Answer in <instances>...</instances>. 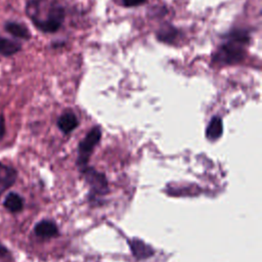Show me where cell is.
I'll list each match as a JSON object with an SVG mask.
<instances>
[{"label":"cell","mask_w":262,"mask_h":262,"mask_svg":"<svg viewBox=\"0 0 262 262\" xmlns=\"http://www.w3.org/2000/svg\"><path fill=\"white\" fill-rule=\"evenodd\" d=\"M225 41L212 55L214 66H232L242 62L246 57V47L250 42V34L245 29H234L225 36Z\"/></svg>","instance_id":"1"},{"label":"cell","mask_w":262,"mask_h":262,"mask_svg":"<svg viewBox=\"0 0 262 262\" xmlns=\"http://www.w3.org/2000/svg\"><path fill=\"white\" fill-rule=\"evenodd\" d=\"M66 10L57 2L49 4L48 10L44 17L32 21L34 27L42 33L52 34L57 32L64 21Z\"/></svg>","instance_id":"2"},{"label":"cell","mask_w":262,"mask_h":262,"mask_svg":"<svg viewBox=\"0 0 262 262\" xmlns=\"http://www.w3.org/2000/svg\"><path fill=\"white\" fill-rule=\"evenodd\" d=\"M101 137V130L99 126L93 127L87 135L84 137V139L81 140L79 144V157H78V163L81 166H84L87 164L88 159L93 150V148L97 145Z\"/></svg>","instance_id":"3"},{"label":"cell","mask_w":262,"mask_h":262,"mask_svg":"<svg viewBox=\"0 0 262 262\" xmlns=\"http://www.w3.org/2000/svg\"><path fill=\"white\" fill-rule=\"evenodd\" d=\"M85 178L89 183L91 190L97 194H105L108 191L107 181L103 174L97 172L92 168H87L83 170Z\"/></svg>","instance_id":"4"},{"label":"cell","mask_w":262,"mask_h":262,"mask_svg":"<svg viewBox=\"0 0 262 262\" xmlns=\"http://www.w3.org/2000/svg\"><path fill=\"white\" fill-rule=\"evenodd\" d=\"M3 29L6 33L11 35L15 39L29 41L32 38L30 29L24 23H20V21L6 20L4 23Z\"/></svg>","instance_id":"5"},{"label":"cell","mask_w":262,"mask_h":262,"mask_svg":"<svg viewBox=\"0 0 262 262\" xmlns=\"http://www.w3.org/2000/svg\"><path fill=\"white\" fill-rule=\"evenodd\" d=\"M17 177V172L14 168L0 163V194L11 187Z\"/></svg>","instance_id":"6"},{"label":"cell","mask_w":262,"mask_h":262,"mask_svg":"<svg viewBox=\"0 0 262 262\" xmlns=\"http://www.w3.org/2000/svg\"><path fill=\"white\" fill-rule=\"evenodd\" d=\"M180 32L177 28H175L171 24H163L160 29L157 31V38L159 41L167 43V44H172L175 42V40L178 38Z\"/></svg>","instance_id":"7"},{"label":"cell","mask_w":262,"mask_h":262,"mask_svg":"<svg viewBox=\"0 0 262 262\" xmlns=\"http://www.w3.org/2000/svg\"><path fill=\"white\" fill-rule=\"evenodd\" d=\"M35 234L42 238H50L56 236L58 229L56 224L51 220H42L35 225Z\"/></svg>","instance_id":"8"},{"label":"cell","mask_w":262,"mask_h":262,"mask_svg":"<svg viewBox=\"0 0 262 262\" xmlns=\"http://www.w3.org/2000/svg\"><path fill=\"white\" fill-rule=\"evenodd\" d=\"M21 48L23 45L17 40L0 36V55L9 57L21 51Z\"/></svg>","instance_id":"9"},{"label":"cell","mask_w":262,"mask_h":262,"mask_svg":"<svg viewBox=\"0 0 262 262\" xmlns=\"http://www.w3.org/2000/svg\"><path fill=\"white\" fill-rule=\"evenodd\" d=\"M129 246L133 255L138 259H145L154 254V250L141 239L133 238L129 241Z\"/></svg>","instance_id":"10"},{"label":"cell","mask_w":262,"mask_h":262,"mask_svg":"<svg viewBox=\"0 0 262 262\" xmlns=\"http://www.w3.org/2000/svg\"><path fill=\"white\" fill-rule=\"evenodd\" d=\"M79 121L72 112H66L57 119V126L63 133H70L78 126Z\"/></svg>","instance_id":"11"},{"label":"cell","mask_w":262,"mask_h":262,"mask_svg":"<svg viewBox=\"0 0 262 262\" xmlns=\"http://www.w3.org/2000/svg\"><path fill=\"white\" fill-rule=\"evenodd\" d=\"M223 132V123L220 117H213L206 129V136L209 140L218 139Z\"/></svg>","instance_id":"12"},{"label":"cell","mask_w":262,"mask_h":262,"mask_svg":"<svg viewBox=\"0 0 262 262\" xmlns=\"http://www.w3.org/2000/svg\"><path fill=\"white\" fill-rule=\"evenodd\" d=\"M3 206L11 213H17L23 210L24 200L16 192H9L4 199Z\"/></svg>","instance_id":"13"},{"label":"cell","mask_w":262,"mask_h":262,"mask_svg":"<svg viewBox=\"0 0 262 262\" xmlns=\"http://www.w3.org/2000/svg\"><path fill=\"white\" fill-rule=\"evenodd\" d=\"M146 0H122V4L125 7H135L145 3Z\"/></svg>","instance_id":"14"},{"label":"cell","mask_w":262,"mask_h":262,"mask_svg":"<svg viewBox=\"0 0 262 262\" xmlns=\"http://www.w3.org/2000/svg\"><path fill=\"white\" fill-rule=\"evenodd\" d=\"M5 117L3 114H0V140L5 135Z\"/></svg>","instance_id":"15"},{"label":"cell","mask_w":262,"mask_h":262,"mask_svg":"<svg viewBox=\"0 0 262 262\" xmlns=\"http://www.w3.org/2000/svg\"><path fill=\"white\" fill-rule=\"evenodd\" d=\"M7 253H8V252H7V249H6L5 247H3V246L0 244V256H1V257H2V256H5Z\"/></svg>","instance_id":"16"}]
</instances>
